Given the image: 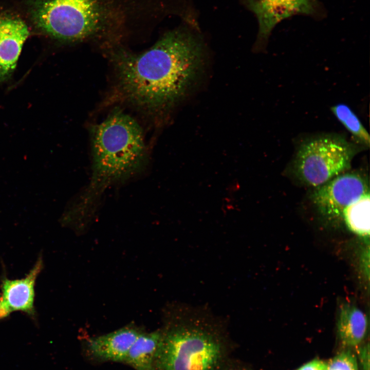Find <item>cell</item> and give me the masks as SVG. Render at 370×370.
<instances>
[{
	"mask_svg": "<svg viewBox=\"0 0 370 370\" xmlns=\"http://www.w3.org/2000/svg\"><path fill=\"white\" fill-rule=\"evenodd\" d=\"M206 54L201 41L178 29L166 33L140 54L114 53L119 88L136 107L160 116L168 113L193 90L203 73Z\"/></svg>",
	"mask_w": 370,
	"mask_h": 370,
	"instance_id": "1",
	"label": "cell"
},
{
	"mask_svg": "<svg viewBox=\"0 0 370 370\" xmlns=\"http://www.w3.org/2000/svg\"><path fill=\"white\" fill-rule=\"evenodd\" d=\"M143 136L138 123L119 109L93 127L92 176L85 193L72 210L76 217L86 218L105 188L131 177L142 168L147 158Z\"/></svg>",
	"mask_w": 370,
	"mask_h": 370,
	"instance_id": "2",
	"label": "cell"
},
{
	"mask_svg": "<svg viewBox=\"0 0 370 370\" xmlns=\"http://www.w3.org/2000/svg\"><path fill=\"white\" fill-rule=\"evenodd\" d=\"M168 316L155 360V370H223L228 354L226 335L205 312L178 307Z\"/></svg>",
	"mask_w": 370,
	"mask_h": 370,
	"instance_id": "3",
	"label": "cell"
},
{
	"mask_svg": "<svg viewBox=\"0 0 370 370\" xmlns=\"http://www.w3.org/2000/svg\"><path fill=\"white\" fill-rule=\"evenodd\" d=\"M31 13L42 30L58 39L72 42L97 32L102 14L98 0H35Z\"/></svg>",
	"mask_w": 370,
	"mask_h": 370,
	"instance_id": "4",
	"label": "cell"
},
{
	"mask_svg": "<svg viewBox=\"0 0 370 370\" xmlns=\"http://www.w3.org/2000/svg\"><path fill=\"white\" fill-rule=\"evenodd\" d=\"M351 145L342 137L324 134L306 140L297 155L298 176L308 186L318 187L349 168Z\"/></svg>",
	"mask_w": 370,
	"mask_h": 370,
	"instance_id": "5",
	"label": "cell"
},
{
	"mask_svg": "<svg viewBox=\"0 0 370 370\" xmlns=\"http://www.w3.org/2000/svg\"><path fill=\"white\" fill-rule=\"evenodd\" d=\"M317 188L312 195L313 201L330 220L342 219L344 210L369 192L366 181L354 173L340 174Z\"/></svg>",
	"mask_w": 370,
	"mask_h": 370,
	"instance_id": "6",
	"label": "cell"
},
{
	"mask_svg": "<svg viewBox=\"0 0 370 370\" xmlns=\"http://www.w3.org/2000/svg\"><path fill=\"white\" fill-rule=\"evenodd\" d=\"M257 18L259 30L255 49H264L272 30L282 21L298 14L312 13L316 0H248Z\"/></svg>",
	"mask_w": 370,
	"mask_h": 370,
	"instance_id": "7",
	"label": "cell"
},
{
	"mask_svg": "<svg viewBox=\"0 0 370 370\" xmlns=\"http://www.w3.org/2000/svg\"><path fill=\"white\" fill-rule=\"evenodd\" d=\"M29 34L24 21L0 8V81L8 79L14 70Z\"/></svg>",
	"mask_w": 370,
	"mask_h": 370,
	"instance_id": "8",
	"label": "cell"
},
{
	"mask_svg": "<svg viewBox=\"0 0 370 370\" xmlns=\"http://www.w3.org/2000/svg\"><path fill=\"white\" fill-rule=\"evenodd\" d=\"M141 332L126 326L113 332L89 339L86 352L99 361L124 362L132 345Z\"/></svg>",
	"mask_w": 370,
	"mask_h": 370,
	"instance_id": "9",
	"label": "cell"
},
{
	"mask_svg": "<svg viewBox=\"0 0 370 370\" xmlns=\"http://www.w3.org/2000/svg\"><path fill=\"white\" fill-rule=\"evenodd\" d=\"M41 264L39 261L25 279L4 281L3 295L0 298V318L16 310L32 311L34 284L41 270Z\"/></svg>",
	"mask_w": 370,
	"mask_h": 370,
	"instance_id": "10",
	"label": "cell"
},
{
	"mask_svg": "<svg viewBox=\"0 0 370 370\" xmlns=\"http://www.w3.org/2000/svg\"><path fill=\"white\" fill-rule=\"evenodd\" d=\"M368 319L356 306L345 303L339 309L337 335L344 349H355L363 344L368 330Z\"/></svg>",
	"mask_w": 370,
	"mask_h": 370,
	"instance_id": "11",
	"label": "cell"
},
{
	"mask_svg": "<svg viewBox=\"0 0 370 370\" xmlns=\"http://www.w3.org/2000/svg\"><path fill=\"white\" fill-rule=\"evenodd\" d=\"M161 337L160 329L141 332L130 348L123 363L136 370H155V360Z\"/></svg>",
	"mask_w": 370,
	"mask_h": 370,
	"instance_id": "12",
	"label": "cell"
},
{
	"mask_svg": "<svg viewBox=\"0 0 370 370\" xmlns=\"http://www.w3.org/2000/svg\"><path fill=\"white\" fill-rule=\"evenodd\" d=\"M369 206L368 192L348 205L342 215V219L351 231L366 238L369 235Z\"/></svg>",
	"mask_w": 370,
	"mask_h": 370,
	"instance_id": "13",
	"label": "cell"
},
{
	"mask_svg": "<svg viewBox=\"0 0 370 370\" xmlns=\"http://www.w3.org/2000/svg\"><path fill=\"white\" fill-rule=\"evenodd\" d=\"M330 110L337 119L359 142L369 144V136L357 115L347 104L338 103L332 106Z\"/></svg>",
	"mask_w": 370,
	"mask_h": 370,
	"instance_id": "14",
	"label": "cell"
},
{
	"mask_svg": "<svg viewBox=\"0 0 370 370\" xmlns=\"http://www.w3.org/2000/svg\"><path fill=\"white\" fill-rule=\"evenodd\" d=\"M354 350L343 349L327 362V370H359Z\"/></svg>",
	"mask_w": 370,
	"mask_h": 370,
	"instance_id": "15",
	"label": "cell"
},
{
	"mask_svg": "<svg viewBox=\"0 0 370 370\" xmlns=\"http://www.w3.org/2000/svg\"><path fill=\"white\" fill-rule=\"evenodd\" d=\"M358 366L360 370H369V342L362 344L355 349Z\"/></svg>",
	"mask_w": 370,
	"mask_h": 370,
	"instance_id": "16",
	"label": "cell"
},
{
	"mask_svg": "<svg viewBox=\"0 0 370 370\" xmlns=\"http://www.w3.org/2000/svg\"><path fill=\"white\" fill-rule=\"evenodd\" d=\"M295 370H327V362L316 359L307 362Z\"/></svg>",
	"mask_w": 370,
	"mask_h": 370,
	"instance_id": "17",
	"label": "cell"
},
{
	"mask_svg": "<svg viewBox=\"0 0 370 370\" xmlns=\"http://www.w3.org/2000/svg\"><path fill=\"white\" fill-rule=\"evenodd\" d=\"M223 370H249L243 367H227L226 366Z\"/></svg>",
	"mask_w": 370,
	"mask_h": 370,
	"instance_id": "18",
	"label": "cell"
}]
</instances>
